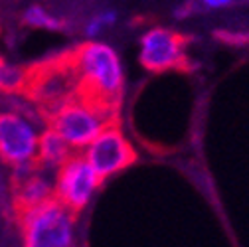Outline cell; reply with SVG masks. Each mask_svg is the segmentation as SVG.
I'll use <instances>...</instances> for the list:
<instances>
[{
  "mask_svg": "<svg viewBox=\"0 0 249 247\" xmlns=\"http://www.w3.org/2000/svg\"><path fill=\"white\" fill-rule=\"evenodd\" d=\"M73 64L79 73L77 99L89 103L103 115L119 121L123 99V66L117 52L95 40H87L71 50Z\"/></svg>",
  "mask_w": 249,
  "mask_h": 247,
  "instance_id": "obj_1",
  "label": "cell"
},
{
  "mask_svg": "<svg viewBox=\"0 0 249 247\" xmlns=\"http://www.w3.org/2000/svg\"><path fill=\"white\" fill-rule=\"evenodd\" d=\"M184 34L168 28H152L141 38V66L150 71L184 70L186 68Z\"/></svg>",
  "mask_w": 249,
  "mask_h": 247,
  "instance_id": "obj_8",
  "label": "cell"
},
{
  "mask_svg": "<svg viewBox=\"0 0 249 247\" xmlns=\"http://www.w3.org/2000/svg\"><path fill=\"white\" fill-rule=\"evenodd\" d=\"M85 159L93 166V170L101 176V180H105L135 164L137 152L133 144L127 141V137L121 133L119 125H113L107 127L87 146Z\"/></svg>",
  "mask_w": 249,
  "mask_h": 247,
  "instance_id": "obj_7",
  "label": "cell"
},
{
  "mask_svg": "<svg viewBox=\"0 0 249 247\" xmlns=\"http://www.w3.org/2000/svg\"><path fill=\"white\" fill-rule=\"evenodd\" d=\"M40 133L28 117L16 111H0V162L20 166L36 160Z\"/></svg>",
  "mask_w": 249,
  "mask_h": 247,
  "instance_id": "obj_6",
  "label": "cell"
},
{
  "mask_svg": "<svg viewBox=\"0 0 249 247\" xmlns=\"http://www.w3.org/2000/svg\"><path fill=\"white\" fill-rule=\"evenodd\" d=\"M115 18H117L115 12H101V14H97V16L89 18V22L85 24V36H87V38H97L105 28L113 26Z\"/></svg>",
  "mask_w": 249,
  "mask_h": 247,
  "instance_id": "obj_12",
  "label": "cell"
},
{
  "mask_svg": "<svg viewBox=\"0 0 249 247\" xmlns=\"http://www.w3.org/2000/svg\"><path fill=\"white\" fill-rule=\"evenodd\" d=\"M113 125H119V121L103 115L77 97L48 121V127L53 129L71 148H87L107 127Z\"/></svg>",
  "mask_w": 249,
  "mask_h": 247,
  "instance_id": "obj_4",
  "label": "cell"
},
{
  "mask_svg": "<svg viewBox=\"0 0 249 247\" xmlns=\"http://www.w3.org/2000/svg\"><path fill=\"white\" fill-rule=\"evenodd\" d=\"M241 2H249V0H241Z\"/></svg>",
  "mask_w": 249,
  "mask_h": 247,
  "instance_id": "obj_14",
  "label": "cell"
},
{
  "mask_svg": "<svg viewBox=\"0 0 249 247\" xmlns=\"http://www.w3.org/2000/svg\"><path fill=\"white\" fill-rule=\"evenodd\" d=\"M22 22L30 28H38V30H48V32H59L66 30V22L61 20L57 14L48 10L42 4H30L22 12Z\"/></svg>",
  "mask_w": 249,
  "mask_h": 247,
  "instance_id": "obj_10",
  "label": "cell"
},
{
  "mask_svg": "<svg viewBox=\"0 0 249 247\" xmlns=\"http://www.w3.org/2000/svg\"><path fill=\"white\" fill-rule=\"evenodd\" d=\"M237 0H188L180 10L178 16H194V14H204V12H212V10H220L226 6H231Z\"/></svg>",
  "mask_w": 249,
  "mask_h": 247,
  "instance_id": "obj_11",
  "label": "cell"
},
{
  "mask_svg": "<svg viewBox=\"0 0 249 247\" xmlns=\"http://www.w3.org/2000/svg\"><path fill=\"white\" fill-rule=\"evenodd\" d=\"M71 146L61 139L53 129H46L40 133V141H38V154L36 160L40 166H44L46 170H53L57 172V168L64 164L70 157H71Z\"/></svg>",
  "mask_w": 249,
  "mask_h": 247,
  "instance_id": "obj_9",
  "label": "cell"
},
{
  "mask_svg": "<svg viewBox=\"0 0 249 247\" xmlns=\"http://www.w3.org/2000/svg\"><path fill=\"white\" fill-rule=\"evenodd\" d=\"M16 222L22 247H73L75 243V213L55 198L18 213Z\"/></svg>",
  "mask_w": 249,
  "mask_h": 247,
  "instance_id": "obj_3",
  "label": "cell"
},
{
  "mask_svg": "<svg viewBox=\"0 0 249 247\" xmlns=\"http://www.w3.org/2000/svg\"><path fill=\"white\" fill-rule=\"evenodd\" d=\"M77 89L79 73L70 50L66 53L30 66L22 95L38 107L48 123L61 107L77 97Z\"/></svg>",
  "mask_w": 249,
  "mask_h": 247,
  "instance_id": "obj_2",
  "label": "cell"
},
{
  "mask_svg": "<svg viewBox=\"0 0 249 247\" xmlns=\"http://www.w3.org/2000/svg\"><path fill=\"white\" fill-rule=\"evenodd\" d=\"M4 64H6V61L0 57V93H2V71H4Z\"/></svg>",
  "mask_w": 249,
  "mask_h": 247,
  "instance_id": "obj_13",
  "label": "cell"
},
{
  "mask_svg": "<svg viewBox=\"0 0 249 247\" xmlns=\"http://www.w3.org/2000/svg\"><path fill=\"white\" fill-rule=\"evenodd\" d=\"M101 182V176L87 162L85 154H71L55 172V200L70 212L79 213L87 208Z\"/></svg>",
  "mask_w": 249,
  "mask_h": 247,
  "instance_id": "obj_5",
  "label": "cell"
}]
</instances>
